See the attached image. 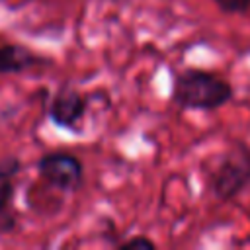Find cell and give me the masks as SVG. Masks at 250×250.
Masks as SVG:
<instances>
[{"mask_svg": "<svg viewBox=\"0 0 250 250\" xmlns=\"http://www.w3.org/2000/svg\"><path fill=\"white\" fill-rule=\"evenodd\" d=\"M250 184V145L234 141L223 150L207 172V188L211 195L227 203Z\"/></svg>", "mask_w": 250, "mask_h": 250, "instance_id": "cell-2", "label": "cell"}, {"mask_svg": "<svg viewBox=\"0 0 250 250\" xmlns=\"http://www.w3.org/2000/svg\"><path fill=\"white\" fill-rule=\"evenodd\" d=\"M88 111V98L70 86H62L49 104V119L61 129H76Z\"/></svg>", "mask_w": 250, "mask_h": 250, "instance_id": "cell-4", "label": "cell"}, {"mask_svg": "<svg viewBox=\"0 0 250 250\" xmlns=\"http://www.w3.org/2000/svg\"><path fill=\"white\" fill-rule=\"evenodd\" d=\"M21 170V160L18 156L0 158V234H8L16 229L18 219L12 209L16 186L14 180Z\"/></svg>", "mask_w": 250, "mask_h": 250, "instance_id": "cell-5", "label": "cell"}, {"mask_svg": "<svg viewBox=\"0 0 250 250\" xmlns=\"http://www.w3.org/2000/svg\"><path fill=\"white\" fill-rule=\"evenodd\" d=\"M37 174L49 188L62 193L78 191L84 182V166L80 158L64 150L45 152L37 160Z\"/></svg>", "mask_w": 250, "mask_h": 250, "instance_id": "cell-3", "label": "cell"}, {"mask_svg": "<svg viewBox=\"0 0 250 250\" xmlns=\"http://www.w3.org/2000/svg\"><path fill=\"white\" fill-rule=\"evenodd\" d=\"M51 64L49 59L20 43H0V74H20L33 66Z\"/></svg>", "mask_w": 250, "mask_h": 250, "instance_id": "cell-6", "label": "cell"}, {"mask_svg": "<svg viewBox=\"0 0 250 250\" xmlns=\"http://www.w3.org/2000/svg\"><path fill=\"white\" fill-rule=\"evenodd\" d=\"M225 14H246L250 10V0H213Z\"/></svg>", "mask_w": 250, "mask_h": 250, "instance_id": "cell-7", "label": "cell"}, {"mask_svg": "<svg viewBox=\"0 0 250 250\" xmlns=\"http://www.w3.org/2000/svg\"><path fill=\"white\" fill-rule=\"evenodd\" d=\"M154 240H150L148 236L141 234V236H133L129 240H123L119 244L121 250H154Z\"/></svg>", "mask_w": 250, "mask_h": 250, "instance_id": "cell-8", "label": "cell"}, {"mask_svg": "<svg viewBox=\"0 0 250 250\" xmlns=\"http://www.w3.org/2000/svg\"><path fill=\"white\" fill-rule=\"evenodd\" d=\"M234 98L230 82L203 68H184L172 78L170 100L182 109L213 111Z\"/></svg>", "mask_w": 250, "mask_h": 250, "instance_id": "cell-1", "label": "cell"}]
</instances>
